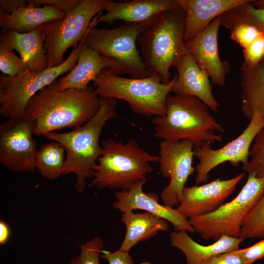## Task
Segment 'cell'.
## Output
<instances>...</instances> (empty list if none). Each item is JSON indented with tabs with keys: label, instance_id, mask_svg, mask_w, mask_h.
<instances>
[{
	"label": "cell",
	"instance_id": "obj_39",
	"mask_svg": "<svg viewBox=\"0 0 264 264\" xmlns=\"http://www.w3.org/2000/svg\"><path fill=\"white\" fill-rule=\"evenodd\" d=\"M10 236V229L7 223L2 220L0 221V244H5Z\"/></svg>",
	"mask_w": 264,
	"mask_h": 264
},
{
	"label": "cell",
	"instance_id": "obj_5",
	"mask_svg": "<svg viewBox=\"0 0 264 264\" xmlns=\"http://www.w3.org/2000/svg\"><path fill=\"white\" fill-rule=\"evenodd\" d=\"M102 147L103 152L89 183L100 189L128 190L147 180V175L153 170L151 163L159 161L158 155L150 154L133 138L126 143L107 139Z\"/></svg>",
	"mask_w": 264,
	"mask_h": 264
},
{
	"label": "cell",
	"instance_id": "obj_29",
	"mask_svg": "<svg viewBox=\"0 0 264 264\" xmlns=\"http://www.w3.org/2000/svg\"><path fill=\"white\" fill-rule=\"evenodd\" d=\"M243 170L264 179V128L256 136L250 149L248 162L243 166Z\"/></svg>",
	"mask_w": 264,
	"mask_h": 264
},
{
	"label": "cell",
	"instance_id": "obj_17",
	"mask_svg": "<svg viewBox=\"0 0 264 264\" xmlns=\"http://www.w3.org/2000/svg\"><path fill=\"white\" fill-rule=\"evenodd\" d=\"M179 4L178 0H110L106 14L98 16L91 23L95 26L100 22L112 25L118 20L123 21L127 24L151 22L162 12Z\"/></svg>",
	"mask_w": 264,
	"mask_h": 264
},
{
	"label": "cell",
	"instance_id": "obj_25",
	"mask_svg": "<svg viewBox=\"0 0 264 264\" xmlns=\"http://www.w3.org/2000/svg\"><path fill=\"white\" fill-rule=\"evenodd\" d=\"M241 110L249 120L255 112L264 116V61L241 67Z\"/></svg>",
	"mask_w": 264,
	"mask_h": 264
},
{
	"label": "cell",
	"instance_id": "obj_19",
	"mask_svg": "<svg viewBox=\"0 0 264 264\" xmlns=\"http://www.w3.org/2000/svg\"><path fill=\"white\" fill-rule=\"evenodd\" d=\"M250 0H178L185 12V42L204 30L220 15Z\"/></svg>",
	"mask_w": 264,
	"mask_h": 264
},
{
	"label": "cell",
	"instance_id": "obj_33",
	"mask_svg": "<svg viewBox=\"0 0 264 264\" xmlns=\"http://www.w3.org/2000/svg\"><path fill=\"white\" fill-rule=\"evenodd\" d=\"M243 66H253L264 61V35L242 49Z\"/></svg>",
	"mask_w": 264,
	"mask_h": 264
},
{
	"label": "cell",
	"instance_id": "obj_1",
	"mask_svg": "<svg viewBox=\"0 0 264 264\" xmlns=\"http://www.w3.org/2000/svg\"><path fill=\"white\" fill-rule=\"evenodd\" d=\"M100 106L94 88L60 90L57 79L35 94L28 102L24 116L36 121L34 134L66 128H78L91 119Z\"/></svg>",
	"mask_w": 264,
	"mask_h": 264
},
{
	"label": "cell",
	"instance_id": "obj_10",
	"mask_svg": "<svg viewBox=\"0 0 264 264\" xmlns=\"http://www.w3.org/2000/svg\"><path fill=\"white\" fill-rule=\"evenodd\" d=\"M80 44L74 47L69 56L59 66L39 71L29 69L15 77L0 76V113L7 119L24 116L29 100L76 65Z\"/></svg>",
	"mask_w": 264,
	"mask_h": 264
},
{
	"label": "cell",
	"instance_id": "obj_7",
	"mask_svg": "<svg viewBox=\"0 0 264 264\" xmlns=\"http://www.w3.org/2000/svg\"><path fill=\"white\" fill-rule=\"evenodd\" d=\"M152 22L124 23L114 29L98 28L90 23L81 41L108 61V69L112 73L132 78H145L150 75L136 43L139 34Z\"/></svg>",
	"mask_w": 264,
	"mask_h": 264
},
{
	"label": "cell",
	"instance_id": "obj_9",
	"mask_svg": "<svg viewBox=\"0 0 264 264\" xmlns=\"http://www.w3.org/2000/svg\"><path fill=\"white\" fill-rule=\"evenodd\" d=\"M109 0H80L65 18L48 22L39 26L45 34L44 46L48 68L61 65L64 55L70 47L77 46L86 34L92 18L106 10Z\"/></svg>",
	"mask_w": 264,
	"mask_h": 264
},
{
	"label": "cell",
	"instance_id": "obj_6",
	"mask_svg": "<svg viewBox=\"0 0 264 264\" xmlns=\"http://www.w3.org/2000/svg\"><path fill=\"white\" fill-rule=\"evenodd\" d=\"M176 77L175 73L171 80L165 84L153 76L125 78L104 69L93 83L95 92L100 98L124 100L133 113L154 117L165 114L166 99L172 92Z\"/></svg>",
	"mask_w": 264,
	"mask_h": 264
},
{
	"label": "cell",
	"instance_id": "obj_12",
	"mask_svg": "<svg viewBox=\"0 0 264 264\" xmlns=\"http://www.w3.org/2000/svg\"><path fill=\"white\" fill-rule=\"evenodd\" d=\"M36 121L26 117L8 118L0 125V162L16 172H33L38 152L33 138Z\"/></svg>",
	"mask_w": 264,
	"mask_h": 264
},
{
	"label": "cell",
	"instance_id": "obj_11",
	"mask_svg": "<svg viewBox=\"0 0 264 264\" xmlns=\"http://www.w3.org/2000/svg\"><path fill=\"white\" fill-rule=\"evenodd\" d=\"M244 130L237 138L218 149L208 143H203L194 149V155L198 162L196 167V184L207 182L209 173L218 166L228 162L234 166L249 161L251 144L259 131L264 128V116L255 112Z\"/></svg>",
	"mask_w": 264,
	"mask_h": 264
},
{
	"label": "cell",
	"instance_id": "obj_20",
	"mask_svg": "<svg viewBox=\"0 0 264 264\" xmlns=\"http://www.w3.org/2000/svg\"><path fill=\"white\" fill-rule=\"evenodd\" d=\"M45 36L40 27L27 33L1 29L0 44L17 51L31 71L48 68V60L44 46Z\"/></svg>",
	"mask_w": 264,
	"mask_h": 264
},
{
	"label": "cell",
	"instance_id": "obj_26",
	"mask_svg": "<svg viewBox=\"0 0 264 264\" xmlns=\"http://www.w3.org/2000/svg\"><path fill=\"white\" fill-rule=\"evenodd\" d=\"M65 152V148L56 141L42 144L36 155V169L46 179L58 178L63 175Z\"/></svg>",
	"mask_w": 264,
	"mask_h": 264
},
{
	"label": "cell",
	"instance_id": "obj_36",
	"mask_svg": "<svg viewBox=\"0 0 264 264\" xmlns=\"http://www.w3.org/2000/svg\"><path fill=\"white\" fill-rule=\"evenodd\" d=\"M204 264H250L234 250L210 258Z\"/></svg>",
	"mask_w": 264,
	"mask_h": 264
},
{
	"label": "cell",
	"instance_id": "obj_34",
	"mask_svg": "<svg viewBox=\"0 0 264 264\" xmlns=\"http://www.w3.org/2000/svg\"><path fill=\"white\" fill-rule=\"evenodd\" d=\"M80 0H27V4L36 7L48 5L53 6L66 14L72 11Z\"/></svg>",
	"mask_w": 264,
	"mask_h": 264
},
{
	"label": "cell",
	"instance_id": "obj_28",
	"mask_svg": "<svg viewBox=\"0 0 264 264\" xmlns=\"http://www.w3.org/2000/svg\"><path fill=\"white\" fill-rule=\"evenodd\" d=\"M240 237L244 240L264 238V194L245 218Z\"/></svg>",
	"mask_w": 264,
	"mask_h": 264
},
{
	"label": "cell",
	"instance_id": "obj_35",
	"mask_svg": "<svg viewBox=\"0 0 264 264\" xmlns=\"http://www.w3.org/2000/svg\"><path fill=\"white\" fill-rule=\"evenodd\" d=\"M234 251L242 256L250 264L264 257V238L255 244Z\"/></svg>",
	"mask_w": 264,
	"mask_h": 264
},
{
	"label": "cell",
	"instance_id": "obj_21",
	"mask_svg": "<svg viewBox=\"0 0 264 264\" xmlns=\"http://www.w3.org/2000/svg\"><path fill=\"white\" fill-rule=\"evenodd\" d=\"M169 238L171 245L185 255L187 264H204L214 256L238 249L244 240L224 235L213 243L203 245L194 241L185 230L174 231Z\"/></svg>",
	"mask_w": 264,
	"mask_h": 264
},
{
	"label": "cell",
	"instance_id": "obj_30",
	"mask_svg": "<svg viewBox=\"0 0 264 264\" xmlns=\"http://www.w3.org/2000/svg\"><path fill=\"white\" fill-rule=\"evenodd\" d=\"M104 246L100 238L93 237L80 245L79 254L72 258L68 264H100L99 259Z\"/></svg>",
	"mask_w": 264,
	"mask_h": 264
},
{
	"label": "cell",
	"instance_id": "obj_32",
	"mask_svg": "<svg viewBox=\"0 0 264 264\" xmlns=\"http://www.w3.org/2000/svg\"><path fill=\"white\" fill-rule=\"evenodd\" d=\"M28 69L26 63L13 50L0 44V70L2 74L15 77Z\"/></svg>",
	"mask_w": 264,
	"mask_h": 264
},
{
	"label": "cell",
	"instance_id": "obj_14",
	"mask_svg": "<svg viewBox=\"0 0 264 264\" xmlns=\"http://www.w3.org/2000/svg\"><path fill=\"white\" fill-rule=\"evenodd\" d=\"M245 173L228 179H216L201 185L185 186L176 209L187 219L203 216L216 210L234 192Z\"/></svg>",
	"mask_w": 264,
	"mask_h": 264
},
{
	"label": "cell",
	"instance_id": "obj_3",
	"mask_svg": "<svg viewBox=\"0 0 264 264\" xmlns=\"http://www.w3.org/2000/svg\"><path fill=\"white\" fill-rule=\"evenodd\" d=\"M184 20L179 4L161 13L137 37L146 71L163 83L171 80V67L189 54L184 41Z\"/></svg>",
	"mask_w": 264,
	"mask_h": 264
},
{
	"label": "cell",
	"instance_id": "obj_38",
	"mask_svg": "<svg viewBox=\"0 0 264 264\" xmlns=\"http://www.w3.org/2000/svg\"><path fill=\"white\" fill-rule=\"evenodd\" d=\"M27 5V3L25 0H0V11L10 14Z\"/></svg>",
	"mask_w": 264,
	"mask_h": 264
},
{
	"label": "cell",
	"instance_id": "obj_24",
	"mask_svg": "<svg viewBox=\"0 0 264 264\" xmlns=\"http://www.w3.org/2000/svg\"><path fill=\"white\" fill-rule=\"evenodd\" d=\"M66 14L50 5L22 6L10 14L0 11V26L3 30L29 32L51 21L63 19Z\"/></svg>",
	"mask_w": 264,
	"mask_h": 264
},
{
	"label": "cell",
	"instance_id": "obj_8",
	"mask_svg": "<svg viewBox=\"0 0 264 264\" xmlns=\"http://www.w3.org/2000/svg\"><path fill=\"white\" fill-rule=\"evenodd\" d=\"M264 194V179L248 174L247 181L232 200L212 213L188 220L195 232L204 240L217 241L222 236H241L243 223Z\"/></svg>",
	"mask_w": 264,
	"mask_h": 264
},
{
	"label": "cell",
	"instance_id": "obj_4",
	"mask_svg": "<svg viewBox=\"0 0 264 264\" xmlns=\"http://www.w3.org/2000/svg\"><path fill=\"white\" fill-rule=\"evenodd\" d=\"M117 101L100 98V106L94 116L82 126L67 132H51L44 136L60 144L65 149L63 175L73 173L75 188L79 192L86 187V181L92 179L94 169L102 154L99 137L106 123L117 117Z\"/></svg>",
	"mask_w": 264,
	"mask_h": 264
},
{
	"label": "cell",
	"instance_id": "obj_16",
	"mask_svg": "<svg viewBox=\"0 0 264 264\" xmlns=\"http://www.w3.org/2000/svg\"><path fill=\"white\" fill-rule=\"evenodd\" d=\"M146 181H140L128 190L116 192V200L113 202L112 207L122 213L142 210L166 220L172 224L175 231L195 232L188 220L176 208L160 204L155 193L144 192L143 187Z\"/></svg>",
	"mask_w": 264,
	"mask_h": 264
},
{
	"label": "cell",
	"instance_id": "obj_18",
	"mask_svg": "<svg viewBox=\"0 0 264 264\" xmlns=\"http://www.w3.org/2000/svg\"><path fill=\"white\" fill-rule=\"evenodd\" d=\"M175 67L177 77L172 92L195 96L211 110L217 112L220 104L213 94L210 78L199 67L195 58L189 54L180 60Z\"/></svg>",
	"mask_w": 264,
	"mask_h": 264
},
{
	"label": "cell",
	"instance_id": "obj_15",
	"mask_svg": "<svg viewBox=\"0 0 264 264\" xmlns=\"http://www.w3.org/2000/svg\"><path fill=\"white\" fill-rule=\"evenodd\" d=\"M221 15L215 18L204 30L185 42L186 47L199 67L209 76L212 85L223 87L230 70L226 61L220 57L218 33Z\"/></svg>",
	"mask_w": 264,
	"mask_h": 264
},
{
	"label": "cell",
	"instance_id": "obj_31",
	"mask_svg": "<svg viewBox=\"0 0 264 264\" xmlns=\"http://www.w3.org/2000/svg\"><path fill=\"white\" fill-rule=\"evenodd\" d=\"M230 31V38L244 49L264 34L250 24L238 22L226 27Z\"/></svg>",
	"mask_w": 264,
	"mask_h": 264
},
{
	"label": "cell",
	"instance_id": "obj_2",
	"mask_svg": "<svg viewBox=\"0 0 264 264\" xmlns=\"http://www.w3.org/2000/svg\"><path fill=\"white\" fill-rule=\"evenodd\" d=\"M163 115L154 117V136L162 140H188L194 148L203 143L223 140V128L212 115L209 108L195 96L169 94Z\"/></svg>",
	"mask_w": 264,
	"mask_h": 264
},
{
	"label": "cell",
	"instance_id": "obj_22",
	"mask_svg": "<svg viewBox=\"0 0 264 264\" xmlns=\"http://www.w3.org/2000/svg\"><path fill=\"white\" fill-rule=\"evenodd\" d=\"M79 44L80 50L76 65L66 75L58 80L61 91L85 90L102 70L109 68V63L105 58L82 41Z\"/></svg>",
	"mask_w": 264,
	"mask_h": 264
},
{
	"label": "cell",
	"instance_id": "obj_37",
	"mask_svg": "<svg viewBox=\"0 0 264 264\" xmlns=\"http://www.w3.org/2000/svg\"><path fill=\"white\" fill-rule=\"evenodd\" d=\"M101 258L106 260L108 264H133L132 258L129 252L120 249L112 253L104 250Z\"/></svg>",
	"mask_w": 264,
	"mask_h": 264
},
{
	"label": "cell",
	"instance_id": "obj_40",
	"mask_svg": "<svg viewBox=\"0 0 264 264\" xmlns=\"http://www.w3.org/2000/svg\"><path fill=\"white\" fill-rule=\"evenodd\" d=\"M252 4L255 8L258 9L264 10V0H254Z\"/></svg>",
	"mask_w": 264,
	"mask_h": 264
},
{
	"label": "cell",
	"instance_id": "obj_13",
	"mask_svg": "<svg viewBox=\"0 0 264 264\" xmlns=\"http://www.w3.org/2000/svg\"><path fill=\"white\" fill-rule=\"evenodd\" d=\"M159 147L160 172L163 177L170 179L160 198L164 205L174 208L179 204L185 184L195 170L193 166L194 144L188 140H164Z\"/></svg>",
	"mask_w": 264,
	"mask_h": 264
},
{
	"label": "cell",
	"instance_id": "obj_41",
	"mask_svg": "<svg viewBox=\"0 0 264 264\" xmlns=\"http://www.w3.org/2000/svg\"><path fill=\"white\" fill-rule=\"evenodd\" d=\"M141 264H152L151 263L147 262H142Z\"/></svg>",
	"mask_w": 264,
	"mask_h": 264
},
{
	"label": "cell",
	"instance_id": "obj_23",
	"mask_svg": "<svg viewBox=\"0 0 264 264\" xmlns=\"http://www.w3.org/2000/svg\"><path fill=\"white\" fill-rule=\"evenodd\" d=\"M120 220L126 227V234L119 249L129 252L139 242L152 239L158 232L166 231L169 228L166 220L147 212H124Z\"/></svg>",
	"mask_w": 264,
	"mask_h": 264
},
{
	"label": "cell",
	"instance_id": "obj_27",
	"mask_svg": "<svg viewBox=\"0 0 264 264\" xmlns=\"http://www.w3.org/2000/svg\"><path fill=\"white\" fill-rule=\"evenodd\" d=\"M254 0L229 10L221 15V25L227 27L238 22H244L255 26L264 34V10L255 8Z\"/></svg>",
	"mask_w": 264,
	"mask_h": 264
}]
</instances>
